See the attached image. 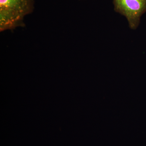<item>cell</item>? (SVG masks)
<instances>
[{
	"mask_svg": "<svg viewBox=\"0 0 146 146\" xmlns=\"http://www.w3.org/2000/svg\"><path fill=\"white\" fill-rule=\"evenodd\" d=\"M35 0H0V31L24 26L26 16L33 12Z\"/></svg>",
	"mask_w": 146,
	"mask_h": 146,
	"instance_id": "1",
	"label": "cell"
},
{
	"mask_svg": "<svg viewBox=\"0 0 146 146\" xmlns=\"http://www.w3.org/2000/svg\"><path fill=\"white\" fill-rule=\"evenodd\" d=\"M113 3L115 12L125 17L131 29H136L146 12V0H113Z\"/></svg>",
	"mask_w": 146,
	"mask_h": 146,
	"instance_id": "2",
	"label": "cell"
}]
</instances>
